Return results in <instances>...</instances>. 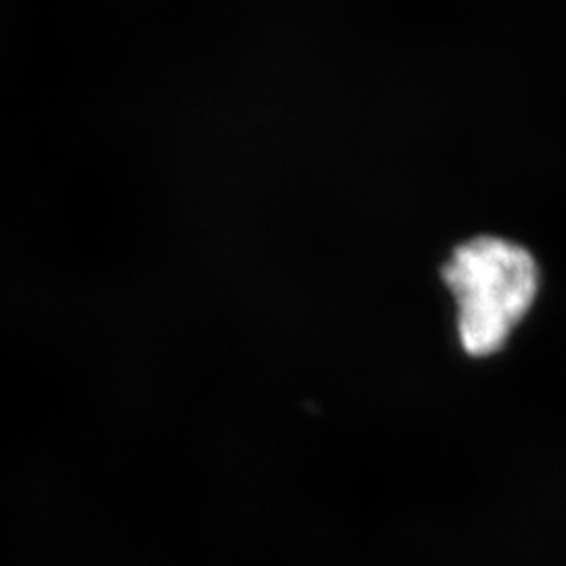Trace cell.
Here are the masks:
<instances>
[{"label":"cell","mask_w":566,"mask_h":566,"mask_svg":"<svg viewBox=\"0 0 566 566\" xmlns=\"http://www.w3.org/2000/svg\"><path fill=\"white\" fill-rule=\"evenodd\" d=\"M458 306V336L470 357L497 355L539 296L542 273L533 252L497 235L460 243L443 266Z\"/></svg>","instance_id":"1"}]
</instances>
